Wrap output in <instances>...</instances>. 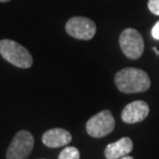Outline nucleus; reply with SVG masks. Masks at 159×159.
<instances>
[{"label": "nucleus", "mask_w": 159, "mask_h": 159, "mask_svg": "<svg viewBox=\"0 0 159 159\" xmlns=\"http://www.w3.org/2000/svg\"><path fill=\"white\" fill-rule=\"evenodd\" d=\"M115 84L123 93H139L150 88L151 81L149 75L142 69L126 67L116 74Z\"/></svg>", "instance_id": "obj_1"}, {"label": "nucleus", "mask_w": 159, "mask_h": 159, "mask_svg": "<svg viewBox=\"0 0 159 159\" xmlns=\"http://www.w3.org/2000/svg\"><path fill=\"white\" fill-rule=\"evenodd\" d=\"M0 54L6 61L20 68H29L33 63L29 51L11 39L0 40Z\"/></svg>", "instance_id": "obj_2"}, {"label": "nucleus", "mask_w": 159, "mask_h": 159, "mask_svg": "<svg viewBox=\"0 0 159 159\" xmlns=\"http://www.w3.org/2000/svg\"><path fill=\"white\" fill-rule=\"evenodd\" d=\"M115 128V119L112 113L107 110L101 111L91 117L86 124L87 133L92 138L100 139L110 134Z\"/></svg>", "instance_id": "obj_3"}, {"label": "nucleus", "mask_w": 159, "mask_h": 159, "mask_svg": "<svg viewBox=\"0 0 159 159\" xmlns=\"http://www.w3.org/2000/svg\"><path fill=\"white\" fill-rule=\"evenodd\" d=\"M119 43L123 54L127 58L139 59L144 53V40L138 30L127 28L120 35Z\"/></svg>", "instance_id": "obj_4"}, {"label": "nucleus", "mask_w": 159, "mask_h": 159, "mask_svg": "<svg viewBox=\"0 0 159 159\" xmlns=\"http://www.w3.org/2000/svg\"><path fill=\"white\" fill-rule=\"evenodd\" d=\"M34 147L33 135L29 131L21 130L14 136L6 152V159H26Z\"/></svg>", "instance_id": "obj_5"}, {"label": "nucleus", "mask_w": 159, "mask_h": 159, "mask_svg": "<svg viewBox=\"0 0 159 159\" xmlns=\"http://www.w3.org/2000/svg\"><path fill=\"white\" fill-rule=\"evenodd\" d=\"M65 29L66 32L74 39L90 40L96 33V25L88 18L74 17L67 21Z\"/></svg>", "instance_id": "obj_6"}, {"label": "nucleus", "mask_w": 159, "mask_h": 159, "mask_svg": "<svg viewBox=\"0 0 159 159\" xmlns=\"http://www.w3.org/2000/svg\"><path fill=\"white\" fill-rule=\"evenodd\" d=\"M149 106L143 100H136L124 107L121 118L125 123L133 124L144 121L149 115Z\"/></svg>", "instance_id": "obj_7"}, {"label": "nucleus", "mask_w": 159, "mask_h": 159, "mask_svg": "<svg viewBox=\"0 0 159 159\" xmlns=\"http://www.w3.org/2000/svg\"><path fill=\"white\" fill-rule=\"evenodd\" d=\"M72 136L67 130L62 128H53L48 130L43 135V143L49 148H59L68 145Z\"/></svg>", "instance_id": "obj_8"}, {"label": "nucleus", "mask_w": 159, "mask_h": 159, "mask_svg": "<svg viewBox=\"0 0 159 159\" xmlns=\"http://www.w3.org/2000/svg\"><path fill=\"white\" fill-rule=\"evenodd\" d=\"M133 149V143L131 139L122 138L112 144H109L104 150V156L107 159H119L128 155Z\"/></svg>", "instance_id": "obj_9"}, {"label": "nucleus", "mask_w": 159, "mask_h": 159, "mask_svg": "<svg viewBox=\"0 0 159 159\" xmlns=\"http://www.w3.org/2000/svg\"><path fill=\"white\" fill-rule=\"evenodd\" d=\"M58 159H80V151L75 147H66L59 154Z\"/></svg>", "instance_id": "obj_10"}, {"label": "nucleus", "mask_w": 159, "mask_h": 159, "mask_svg": "<svg viewBox=\"0 0 159 159\" xmlns=\"http://www.w3.org/2000/svg\"><path fill=\"white\" fill-rule=\"evenodd\" d=\"M148 7L152 14L159 16V0H149Z\"/></svg>", "instance_id": "obj_11"}, {"label": "nucleus", "mask_w": 159, "mask_h": 159, "mask_svg": "<svg viewBox=\"0 0 159 159\" xmlns=\"http://www.w3.org/2000/svg\"><path fill=\"white\" fill-rule=\"evenodd\" d=\"M151 34H152V36H153L154 39L159 40V21L156 22V23H155V25L153 26V28H152Z\"/></svg>", "instance_id": "obj_12"}, {"label": "nucleus", "mask_w": 159, "mask_h": 159, "mask_svg": "<svg viewBox=\"0 0 159 159\" xmlns=\"http://www.w3.org/2000/svg\"><path fill=\"white\" fill-rule=\"evenodd\" d=\"M119 159H133L131 156H128V155H126V156H123V157H121Z\"/></svg>", "instance_id": "obj_13"}, {"label": "nucleus", "mask_w": 159, "mask_h": 159, "mask_svg": "<svg viewBox=\"0 0 159 159\" xmlns=\"http://www.w3.org/2000/svg\"><path fill=\"white\" fill-rule=\"evenodd\" d=\"M9 0H0V2H7Z\"/></svg>", "instance_id": "obj_14"}]
</instances>
